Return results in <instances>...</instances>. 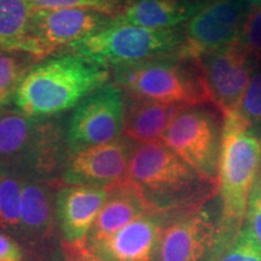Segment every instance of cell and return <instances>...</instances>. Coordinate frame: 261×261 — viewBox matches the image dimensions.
Instances as JSON below:
<instances>
[{
	"label": "cell",
	"instance_id": "cell-4",
	"mask_svg": "<svg viewBox=\"0 0 261 261\" xmlns=\"http://www.w3.org/2000/svg\"><path fill=\"white\" fill-rule=\"evenodd\" d=\"M261 165V137L232 114L224 117L219 160V244L241 230Z\"/></svg>",
	"mask_w": 261,
	"mask_h": 261
},
{
	"label": "cell",
	"instance_id": "cell-18",
	"mask_svg": "<svg viewBox=\"0 0 261 261\" xmlns=\"http://www.w3.org/2000/svg\"><path fill=\"white\" fill-rule=\"evenodd\" d=\"M145 214L149 212L144 201L126 181L108 189L107 201L93 223L85 247H92L112 237Z\"/></svg>",
	"mask_w": 261,
	"mask_h": 261
},
{
	"label": "cell",
	"instance_id": "cell-8",
	"mask_svg": "<svg viewBox=\"0 0 261 261\" xmlns=\"http://www.w3.org/2000/svg\"><path fill=\"white\" fill-rule=\"evenodd\" d=\"M250 4V0H203L181 25L184 42L178 54L200 58L234 44Z\"/></svg>",
	"mask_w": 261,
	"mask_h": 261
},
{
	"label": "cell",
	"instance_id": "cell-21",
	"mask_svg": "<svg viewBox=\"0 0 261 261\" xmlns=\"http://www.w3.org/2000/svg\"><path fill=\"white\" fill-rule=\"evenodd\" d=\"M40 61L25 52L0 51V110L14 102L22 80Z\"/></svg>",
	"mask_w": 261,
	"mask_h": 261
},
{
	"label": "cell",
	"instance_id": "cell-28",
	"mask_svg": "<svg viewBox=\"0 0 261 261\" xmlns=\"http://www.w3.org/2000/svg\"><path fill=\"white\" fill-rule=\"evenodd\" d=\"M23 250L9 234L0 233V261H23Z\"/></svg>",
	"mask_w": 261,
	"mask_h": 261
},
{
	"label": "cell",
	"instance_id": "cell-25",
	"mask_svg": "<svg viewBox=\"0 0 261 261\" xmlns=\"http://www.w3.org/2000/svg\"><path fill=\"white\" fill-rule=\"evenodd\" d=\"M261 137V63L259 62L253 71L249 84L244 92L240 107L234 113Z\"/></svg>",
	"mask_w": 261,
	"mask_h": 261
},
{
	"label": "cell",
	"instance_id": "cell-9",
	"mask_svg": "<svg viewBox=\"0 0 261 261\" xmlns=\"http://www.w3.org/2000/svg\"><path fill=\"white\" fill-rule=\"evenodd\" d=\"M125 93L106 85L75 107L67 126L69 152L113 142L122 135Z\"/></svg>",
	"mask_w": 261,
	"mask_h": 261
},
{
	"label": "cell",
	"instance_id": "cell-16",
	"mask_svg": "<svg viewBox=\"0 0 261 261\" xmlns=\"http://www.w3.org/2000/svg\"><path fill=\"white\" fill-rule=\"evenodd\" d=\"M61 181L24 180L21 194V226L18 234L34 246L54 237L58 225L56 197Z\"/></svg>",
	"mask_w": 261,
	"mask_h": 261
},
{
	"label": "cell",
	"instance_id": "cell-20",
	"mask_svg": "<svg viewBox=\"0 0 261 261\" xmlns=\"http://www.w3.org/2000/svg\"><path fill=\"white\" fill-rule=\"evenodd\" d=\"M33 11L29 0H0V51L25 52L35 56L29 38Z\"/></svg>",
	"mask_w": 261,
	"mask_h": 261
},
{
	"label": "cell",
	"instance_id": "cell-10",
	"mask_svg": "<svg viewBox=\"0 0 261 261\" xmlns=\"http://www.w3.org/2000/svg\"><path fill=\"white\" fill-rule=\"evenodd\" d=\"M211 106L223 117L237 112L256 62L236 41L230 46L197 58Z\"/></svg>",
	"mask_w": 261,
	"mask_h": 261
},
{
	"label": "cell",
	"instance_id": "cell-19",
	"mask_svg": "<svg viewBox=\"0 0 261 261\" xmlns=\"http://www.w3.org/2000/svg\"><path fill=\"white\" fill-rule=\"evenodd\" d=\"M203 0H133L115 23L149 29L179 28L190 19Z\"/></svg>",
	"mask_w": 261,
	"mask_h": 261
},
{
	"label": "cell",
	"instance_id": "cell-1",
	"mask_svg": "<svg viewBox=\"0 0 261 261\" xmlns=\"http://www.w3.org/2000/svg\"><path fill=\"white\" fill-rule=\"evenodd\" d=\"M125 181L166 224L203 210L219 194V181L202 177L162 142L136 145Z\"/></svg>",
	"mask_w": 261,
	"mask_h": 261
},
{
	"label": "cell",
	"instance_id": "cell-6",
	"mask_svg": "<svg viewBox=\"0 0 261 261\" xmlns=\"http://www.w3.org/2000/svg\"><path fill=\"white\" fill-rule=\"evenodd\" d=\"M182 42L181 27L149 29L113 22L109 27L68 45L58 55H75L112 69L174 54Z\"/></svg>",
	"mask_w": 261,
	"mask_h": 261
},
{
	"label": "cell",
	"instance_id": "cell-26",
	"mask_svg": "<svg viewBox=\"0 0 261 261\" xmlns=\"http://www.w3.org/2000/svg\"><path fill=\"white\" fill-rule=\"evenodd\" d=\"M238 42L254 60L261 61V0H253L248 9Z\"/></svg>",
	"mask_w": 261,
	"mask_h": 261
},
{
	"label": "cell",
	"instance_id": "cell-17",
	"mask_svg": "<svg viewBox=\"0 0 261 261\" xmlns=\"http://www.w3.org/2000/svg\"><path fill=\"white\" fill-rule=\"evenodd\" d=\"M185 108L189 107L154 102L125 94L122 135L137 144L161 142L172 120Z\"/></svg>",
	"mask_w": 261,
	"mask_h": 261
},
{
	"label": "cell",
	"instance_id": "cell-7",
	"mask_svg": "<svg viewBox=\"0 0 261 261\" xmlns=\"http://www.w3.org/2000/svg\"><path fill=\"white\" fill-rule=\"evenodd\" d=\"M224 117L211 104L182 109L161 142L202 177L219 181Z\"/></svg>",
	"mask_w": 261,
	"mask_h": 261
},
{
	"label": "cell",
	"instance_id": "cell-29",
	"mask_svg": "<svg viewBox=\"0 0 261 261\" xmlns=\"http://www.w3.org/2000/svg\"><path fill=\"white\" fill-rule=\"evenodd\" d=\"M65 259L64 261H102L91 254L86 247H76L70 244H64Z\"/></svg>",
	"mask_w": 261,
	"mask_h": 261
},
{
	"label": "cell",
	"instance_id": "cell-22",
	"mask_svg": "<svg viewBox=\"0 0 261 261\" xmlns=\"http://www.w3.org/2000/svg\"><path fill=\"white\" fill-rule=\"evenodd\" d=\"M22 184L18 178L0 177V231L19 232Z\"/></svg>",
	"mask_w": 261,
	"mask_h": 261
},
{
	"label": "cell",
	"instance_id": "cell-5",
	"mask_svg": "<svg viewBox=\"0 0 261 261\" xmlns=\"http://www.w3.org/2000/svg\"><path fill=\"white\" fill-rule=\"evenodd\" d=\"M110 70L126 96L182 107L211 104L197 58L174 52Z\"/></svg>",
	"mask_w": 261,
	"mask_h": 261
},
{
	"label": "cell",
	"instance_id": "cell-23",
	"mask_svg": "<svg viewBox=\"0 0 261 261\" xmlns=\"http://www.w3.org/2000/svg\"><path fill=\"white\" fill-rule=\"evenodd\" d=\"M213 261H261V249L243 224L231 240L218 246Z\"/></svg>",
	"mask_w": 261,
	"mask_h": 261
},
{
	"label": "cell",
	"instance_id": "cell-14",
	"mask_svg": "<svg viewBox=\"0 0 261 261\" xmlns=\"http://www.w3.org/2000/svg\"><path fill=\"white\" fill-rule=\"evenodd\" d=\"M165 221L145 214L87 250L102 261H158Z\"/></svg>",
	"mask_w": 261,
	"mask_h": 261
},
{
	"label": "cell",
	"instance_id": "cell-27",
	"mask_svg": "<svg viewBox=\"0 0 261 261\" xmlns=\"http://www.w3.org/2000/svg\"><path fill=\"white\" fill-rule=\"evenodd\" d=\"M244 225L261 249V196L253 188Z\"/></svg>",
	"mask_w": 261,
	"mask_h": 261
},
{
	"label": "cell",
	"instance_id": "cell-11",
	"mask_svg": "<svg viewBox=\"0 0 261 261\" xmlns=\"http://www.w3.org/2000/svg\"><path fill=\"white\" fill-rule=\"evenodd\" d=\"M114 18L87 9H34L29 38L35 56L44 60L65 46L113 24Z\"/></svg>",
	"mask_w": 261,
	"mask_h": 261
},
{
	"label": "cell",
	"instance_id": "cell-15",
	"mask_svg": "<svg viewBox=\"0 0 261 261\" xmlns=\"http://www.w3.org/2000/svg\"><path fill=\"white\" fill-rule=\"evenodd\" d=\"M107 189L63 185L56 197L58 226L70 246L85 247L93 223L106 203Z\"/></svg>",
	"mask_w": 261,
	"mask_h": 261
},
{
	"label": "cell",
	"instance_id": "cell-24",
	"mask_svg": "<svg viewBox=\"0 0 261 261\" xmlns=\"http://www.w3.org/2000/svg\"><path fill=\"white\" fill-rule=\"evenodd\" d=\"M34 9H87L112 18L121 16L133 0H29Z\"/></svg>",
	"mask_w": 261,
	"mask_h": 261
},
{
	"label": "cell",
	"instance_id": "cell-13",
	"mask_svg": "<svg viewBox=\"0 0 261 261\" xmlns=\"http://www.w3.org/2000/svg\"><path fill=\"white\" fill-rule=\"evenodd\" d=\"M219 236V219L204 207L166 225L158 261H213Z\"/></svg>",
	"mask_w": 261,
	"mask_h": 261
},
{
	"label": "cell",
	"instance_id": "cell-12",
	"mask_svg": "<svg viewBox=\"0 0 261 261\" xmlns=\"http://www.w3.org/2000/svg\"><path fill=\"white\" fill-rule=\"evenodd\" d=\"M137 143L121 136L113 142L69 155L63 177L64 184L110 189L125 181Z\"/></svg>",
	"mask_w": 261,
	"mask_h": 261
},
{
	"label": "cell",
	"instance_id": "cell-2",
	"mask_svg": "<svg viewBox=\"0 0 261 261\" xmlns=\"http://www.w3.org/2000/svg\"><path fill=\"white\" fill-rule=\"evenodd\" d=\"M69 155L61 120L0 110V177L61 181Z\"/></svg>",
	"mask_w": 261,
	"mask_h": 261
},
{
	"label": "cell",
	"instance_id": "cell-30",
	"mask_svg": "<svg viewBox=\"0 0 261 261\" xmlns=\"http://www.w3.org/2000/svg\"><path fill=\"white\" fill-rule=\"evenodd\" d=\"M254 189L259 192V195L261 196V165H260V169H259V173H257V177H256V180H255V184H254Z\"/></svg>",
	"mask_w": 261,
	"mask_h": 261
},
{
	"label": "cell",
	"instance_id": "cell-3",
	"mask_svg": "<svg viewBox=\"0 0 261 261\" xmlns=\"http://www.w3.org/2000/svg\"><path fill=\"white\" fill-rule=\"evenodd\" d=\"M112 77V70L85 58L61 54L28 71L14 103L28 116L52 117L77 107Z\"/></svg>",
	"mask_w": 261,
	"mask_h": 261
}]
</instances>
